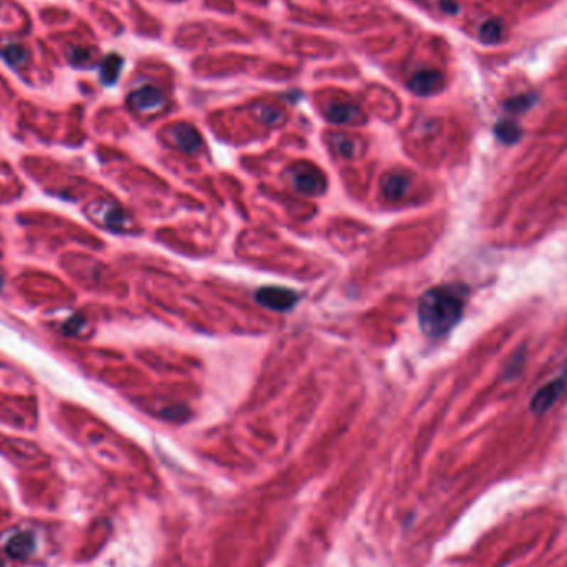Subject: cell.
I'll return each instance as SVG.
<instances>
[{
    "label": "cell",
    "instance_id": "obj_13",
    "mask_svg": "<svg viewBox=\"0 0 567 567\" xmlns=\"http://www.w3.org/2000/svg\"><path fill=\"white\" fill-rule=\"evenodd\" d=\"M0 57H2L5 62H7L10 67L20 68L25 67L28 63L30 55L28 50L22 47L20 43H7L0 48Z\"/></svg>",
    "mask_w": 567,
    "mask_h": 567
},
{
    "label": "cell",
    "instance_id": "obj_4",
    "mask_svg": "<svg viewBox=\"0 0 567 567\" xmlns=\"http://www.w3.org/2000/svg\"><path fill=\"white\" fill-rule=\"evenodd\" d=\"M256 298L261 306L276 312H287L297 303V293L284 287H262Z\"/></svg>",
    "mask_w": 567,
    "mask_h": 567
},
{
    "label": "cell",
    "instance_id": "obj_2",
    "mask_svg": "<svg viewBox=\"0 0 567 567\" xmlns=\"http://www.w3.org/2000/svg\"><path fill=\"white\" fill-rule=\"evenodd\" d=\"M293 188L307 196H320L327 188V179L312 163H297L288 169Z\"/></svg>",
    "mask_w": 567,
    "mask_h": 567
},
{
    "label": "cell",
    "instance_id": "obj_20",
    "mask_svg": "<svg viewBox=\"0 0 567 567\" xmlns=\"http://www.w3.org/2000/svg\"><path fill=\"white\" fill-rule=\"evenodd\" d=\"M504 107L511 112H521V109H526L531 107V97H517L512 98L509 102H506Z\"/></svg>",
    "mask_w": 567,
    "mask_h": 567
},
{
    "label": "cell",
    "instance_id": "obj_18",
    "mask_svg": "<svg viewBox=\"0 0 567 567\" xmlns=\"http://www.w3.org/2000/svg\"><path fill=\"white\" fill-rule=\"evenodd\" d=\"M68 60L75 67H90L93 63V53L92 50L85 47H70Z\"/></svg>",
    "mask_w": 567,
    "mask_h": 567
},
{
    "label": "cell",
    "instance_id": "obj_10",
    "mask_svg": "<svg viewBox=\"0 0 567 567\" xmlns=\"http://www.w3.org/2000/svg\"><path fill=\"white\" fill-rule=\"evenodd\" d=\"M5 551L15 559H25L35 551V537L32 532H17L5 544Z\"/></svg>",
    "mask_w": 567,
    "mask_h": 567
},
{
    "label": "cell",
    "instance_id": "obj_17",
    "mask_svg": "<svg viewBox=\"0 0 567 567\" xmlns=\"http://www.w3.org/2000/svg\"><path fill=\"white\" fill-rule=\"evenodd\" d=\"M496 136L501 139L502 143L512 144L521 138V128L517 126L514 122H501L496 124Z\"/></svg>",
    "mask_w": 567,
    "mask_h": 567
},
{
    "label": "cell",
    "instance_id": "obj_16",
    "mask_svg": "<svg viewBox=\"0 0 567 567\" xmlns=\"http://www.w3.org/2000/svg\"><path fill=\"white\" fill-rule=\"evenodd\" d=\"M502 37V23L501 20L491 18L481 25L480 28V38L485 43H496L500 42Z\"/></svg>",
    "mask_w": 567,
    "mask_h": 567
},
{
    "label": "cell",
    "instance_id": "obj_12",
    "mask_svg": "<svg viewBox=\"0 0 567 567\" xmlns=\"http://www.w3.org/2000/svg\"><path fill=\"white\" fill-rule=\"evenodd\" d=\"M123 68V58L117 53L108 55V57L103 58V62L99 63V78H102V83L107 85V87H112V85L117 83V80L122 73Z\"/></svg>",
    "mask_w": 567,
    "mask_h": 567
},
{
    "label": "cell",
    "instance_id": "obj_21",
    "mask_svg": "<svg viewBox=\"0 0 567 567\" xmlns=\"http://www.w3.org/2000/svg\"><path fill=\"white\" fill-rule=\"evenodd\" d=\"M441 7L445 9L448 14H455V12H456V9H458L456 5H455V4H451V2H443V4H441Z\"/></svg>",
    "mask_w": 567,
    "mask_h": 567
},
{
    "label": "cell",
    "instance_id": "obj_7",
    "mask_svg": "<svg viewBox=\"0 0 567 567\" xmlns=\"http://www.w3.org/2000/svg\"><path fill=\"white\" fill-rule=\"evenodd\" d=\"M408 87L413 93L420 94V97H428L440 92L443 87V75L436 70H420L410 78Z\"/></svg>",
    "mask_w": 567,
    "mask_h": 567
},
{
    "label": "cell",
    "instance_id": "obj_11",
    "mask_svg": "<svg viewBox=\"0 0 567 567\" xmlns=\"http://www.w3.org/2000/svg\"><path fill=\"white\" fill-rule=\"evenodd\" d=\"M408 188H410V179H408L405 174L401 173H392L385 176L382 183V189H383V194H385L387 198L393 199V201H396V199H401L405 196Z\"/></svg>",
    "mask_w": 567,
    "mask_h": 567
},
{
    "label": "cell",
    "instance_id": "obj_22",
    "mask_svg": "<svg viewBox=\"0 0 567 567\" xmlns=\"http://www.w3.org/2000/svg\"><path fill=\"white\" fill-rule=\"evenodd\" d=\"M2 286H4V277L0 276V288H2Z\"/></svg>",
    "mask_w": 567,
    "mask_h": 567
},
{
    "label": "cell",
    "instance_id": "obj_9",
    "mask_svg": "<svg viewBox=\"0 0 567 567\" xmlns=\"http://www.w3.org/2000/svg\"><path fill=\"white\" fill-rule=\"evenodd\" d=\"M328 141H330L333 149H335V151L343 158L355 159L360 156L363 151V143L360 139L355 136H348V134L343 133L330 134V136H328Z\"/></svg>",
    "mask_w": 567,
    "mask_h": 567
},
{
    "label": "cell",
    "instance_id": "obj_15",
    "mask_svg": "<svg viewBox=\"0 0 567 567\" xmlns=\"http://www.w3.org/2000/svg\"><path fill=\"white\" fill-rule=\"evenodd\" d=\"M102 217H103L104 226H108L112 229H122L124 221H126V216H124V212L122 211V209H119L118 206H114V204H112V202L104 204Z\"/></svg>",
    "mask_w": 567,
    "mask_h": 567
},
{
    "label": "cell",
    "instance_id": "obj_5",
    "mask_svg": "<svg viewBox=\"0 0 567 567\" xmlns=\"http://www.w3.org/2000/svg\"><path fill=\"white\" fill-rule=\"evenodd\" d=\"M566 385H567V375L556 378V380L547 383L546 387H542L531 401L532 413L541 415V413H546L547 410H549V408L554 405L557 400H559V396L562 395V393H564Z\"/></svg>",
    "mask_w": 567,
    "mask_h": 567
},
{
    "label": "cell",
    "instance_id": "obj_14",
    "mask_svg": "<svg viewBox=\"0 0 567 567\" xmlns=\"http://www.w3.org/2000/svg\"><path fill=\"white\" fill-rule=\"evenodd\" d=\"M256 112L259 119H261L262 123L269 124V126H279V124L284 123V119H286V114H284L282 109L272 107V104H259Z\"/></svg>",
    "mask_w": 567,
    "mask_h": 567
},
{
    "label": "cell",
    "instance_id": "obj_1",
    "mask_svg": "<svg viewBox=\"0 0 567 567\" xmlns=\"http://www.w3.org/2000/svg\"><path fill=\"white\" fill-rule=\"evenodd\" d=\"M465 293L461 287L440 286L423 293L418 302V322L425 335L445 337L463 315Z\"/></svg>",
    "mask_w": 567,
    "mask_h": 567
},
{
    "label": "cell",
    "instance_id": "obj_8",
    "mask_svg": "<svg viewBox=\"0 0 567 567\" xmlns=\"http://www.w3.org/2000/svg\"><path fill=\"white\" fill-rule=\"evenodd\" d=\"M173 139L179 149L184 153H196L202 148V138L199 131L191 124L179 123L173 126Z\"/></svg>",
    "mask_w": 567,
    "mask_h": 567
},
{
    "label": "cell",
    "instance_id": "obj_6",
    "mask_svg": "<svg viewBox=\"0 0 567 567\" xmlns=\"http://www.w3.org/2000/svg\"><path fill=\"white\" fill-rule=\"evenodd\" d=\"M325 117L335 124H358L365 119V114L357 104L348 102H333L325 108Z\"/></svg>",
    "mask_w": 567,
    "mask_h": 567
},
{
    "label": "cell",
    "instance_id": "obj_19",
    "mask_svg": "<svg viewBox=\"0 0 567 567\" xmlns=\"http://www.w3.org/2000/svg\"><path fill=\"white\" fill-rule=\"evenodd\" d=\"M85 325H87V320H85V317L80 315V313H77V315L70 317L68 320L65 322L63 332L67 333L68 337H77V335H80V333H82Z\"/></svg>",
    "mask_w": 567,
    "mask_h": 567
},
{
    "label": "cell",
    "instance_id": "obj_3",
    "mask_svg": "<svg viewBox=\"0 0 567 567\" xmlns=\"http://www.w3.org/2000/svg\"><path fill=\"white\" fill-rule=\"evenodd\" d=\"M128 104L138 113H156L166 107V94L159 88L148 85L129 93Z\"/></svg>",
    "mask_w": 567,
    "mask_h": 567
}]
</instances>
